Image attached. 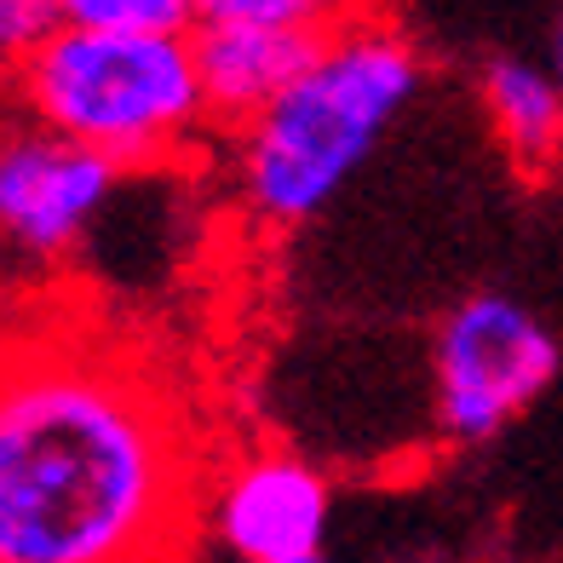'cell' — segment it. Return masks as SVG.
Returning a JSON list of instances; mask_svg holds the SVG:
<instances>
[{
  "instance_id": "1",
  "label": "cell",
  "mask_w": 563,
  "mask_h": 563,
  "mask_svg": "<svg viewBox=\"0 0 563 563\" xmlns=\"http://www.w3.org/2000/svg\"><path fill=\"white\" fill-rule=\"evenodd\" d=\"M196 466L139 368L58 340L0 356V563L167 558L190 534Z\"/></svg>"
},
{
  "instance_id": "2",
  "label": "cell",
  "mask_w": 563,
  "mask_h": 563,
  "mask_svg": "<svg viewBox=\"0 0 563 563\" xmlns=\"http://www.w3.org/2000/svg\"><path fill=\"white\" fill-rule=\"evenodd\" d=\"M420 92V58L379 23H340L294 87L242 126V196L265 224H305L334 201Z\"/></svg>"
},
{
  "instance_id": "3",
  "label": "cell",
  "mask_w": 563,
  "mask_h": 563,
  "mask_svg": "<svg viewBox=\"0 0 563 563\" xmlns=\"http://www.w3.org/2000/svg\"><path fill=\"white\" fill-rule=\"evenodd\" d=\"M12 81L30 121L104 150L126 173L167 162L208 121L190 30L58 23Z\"/></svg>"
},
{
  "instance_id": "4",
  "label": "cell",
  "mask_w": 563,
  "mask_h": 563,
  "mask_svg": "<svg viewBox=\"0 0 563 563\" xmlns=\"http://www.w3.org/2000/svg\"><path fill=\"white\" fill-rule=\"evenodd\" d=\"M563 368L558 334L506 294L460 299L431 345V408L438 431L460 449H477L541 397Z\"/></svg>"
},
{
  "instance_id": "5",
  "label": "cell",
  "mask_w": 563,
  "mask_h": 563,
  "mask_svg": "<svg viewBox=\"0 0 563 563\" xmlns=\"http://www.w3.org/2000/svg\"><path fill=\"white\" fill-rule=\"evenodd\" d=\"M121 162L53 126L0 133V242L23 260H58L121 185Z\"/></svg>"
},
{
  "instance_id": "6",
  "label": "cell",
  "mask_w": 563,
  "mask_h": 563,
  "mask_svg": "<svg viewBox=\"0 0 563 563\" xmlns=\"http://www.w3.org/2000/svg\"><path fill=\"white\" fill-rule=\"evenodd\" d=\"M334 495L294 454H253L208 500L213 541L242 563H322Z\"/></svg>"
},
{
  "instance_id": "7",
  "label": "cell",
  "mask_w": 563,
  "mask_h": 563,
  "mask_svg": "<svg viewBox=\"0 0 563 563\" xmlns=\"http://www.w3.org/2000/svg\"><path fill=\"white\" fill-rule=\"evenodd\" d=\"M322 41L328 35L317 30H282V23H190L208 121L247 126L282 87L299 81Z\"/></svg>"
},
{
  "instance_id": "8",
  "label": "cell",
  "mask_w": 563,
  "mask_h": 563,
  "mask_svg": "<svg viewBox=\"0 0 563 563\" xmlns=\"http://www.w3.org/2000/svg\"><path fill=\"white\" fill-rule=\"evenodd\" d=\"M477 98L489 110L500 144L523 167H541L563 150V87H558L552 64L489 58L477 75Z\"/></svg>"
},
{
  "instance_id": "9",
  "label": "cell",
  "mask_w": 563,
  "mask_h": 563,
  "mask_svg": "<svg viewBox=\"0 0 563 563\" xmlns=\"http://www.w3.org/2000/svg\"><path fill=\"white\" fill-rule=\"evenodd\" d=\"M356 0H196V23H282V30L334 35Z\"/></svg>"
},
{
  "instance_id": "10",
  "label": "cell",
  "mask_w": 563,
  "mask_h": 563,
  "mask_svg": "<svg viewBox=\"0 0 563 563\" xmlns=\"http://www.w3.org/2000/svg\"><path fill=\"white\" fill-rule=\"evenodd\" d=\"M64 23H98V30H190L196 0H58Z\"/></svg>"
},
{
  "instance_id": "11",
  "label": "cell",
  "mask_w": 563,
  "mask_h": 563,
  "mask_svg": "<svg viewBox=\"0 0 563 563\" xmlns=\"http://www.w3.org/2000/svg\"><path fill=\"white\" fill-rule=\"evenodd\" d=\"M64 23L58 0H0V75H18V64L35 53Z\"/></svg>"
},
{
  "instance_id": "12",
  "label": "cell",
  "mask_w": 563,
  "mask_h": 563,
  "mask_svg": "<svg viewBox=\"0 0 563 563\" xmlns=\"http://www.w3.org/2000/svg\"><path fill=\"white\" fill-rule=\"evenodd\" d=\"M547 64L558 75V87H563V0H558V12H552V35H547Z\"/></svg>"
},
{
  "instance_id": "13",
  "label": "cell",
  "mask_w": 563,
  "mask_h": 563,
  "mask_svg": "<svg viewBox=\"0 0 563 563\" xmlns=\"http://www.w3.org/2000/svg\"><path fill=\"white\" fill-rule=\"evenodd\" d=\"M7 345H12V340H7V328H0V356H7Z\"/></svg>"
}]
</instances>
